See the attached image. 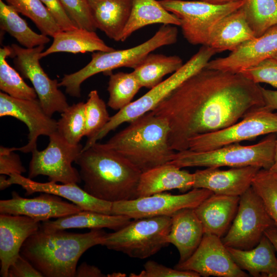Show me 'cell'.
I'll return each instance as SVG.
<instances>
[{"label":"cell","mask_w":277,"mask_h":277,"mask_svg":"<svg viewBox=\"0 0 277 277\" xmlns=\"http://www.w3.org/2000/svg\"><path fill=\"white\" fill-rule=\"evenodd\" d=\"M261 87L240 73L204 67L151 112L168 121L171 148L185 150L191 138L230 126L265 106Z\"/></svg>","instance_id":"6da1fadb"},{"label":"cell","mask_w":277,"mask_h":277,"mask_svg":"<svg viewBox=\"0 0 277 277\" xmlns=\"http://www.w3.org/2000/svg\"><path fill=\"white\" fill-rule=\"evenodd\" d=\"M75 163L83 189L94 197L111 203L137 197L142 171L104 144L96 142L83 149Z\"/></svg>","instance_id":"7a4b0ae2"},{"label":"cell","mask_w":277,"mask_h":277,"mask_svg":"<svg viewBox=\"0 0 277 277\" xmlns=\"http://www.w3.org/2000/svg\"><path fill=\"white\" fill-rule=\"evenodd\" d=\"M107 233L102 229L87 233L39 228L24 243L20 254L46 277H74L77 262L88 249L101 245Z\"/></svg>","instance_id":"3957f363"},{"label":"cell","mask_w":277,"mask_h":277,"mask_svg":"<svg viewBox=\"0 0 277 277\" xmlns=\"http://www.w3.org/2000/svg\"><path fill=\"white\" fill-rule=\"evenodd\" d=\"M129 123L104 145L142 172L171 161L175 151L169 143L170 127L165 118L150 111Z\"/></svg>","instance_id":"277c9868"},{"label":"cell","mask_w":277,"mask_h":277,"mask_svg":"<svg viewBox=\"0 0 277 277\" xmlns=\"http://www.w3.org/2000/svg\"><path fill=\"white\" fill-rule=\"evenodd\" d=\"M177 34L175 26L163 25L153 36L133 47L109 52H94L86 66L76 72L65 74L58 86L65 87L66 92L71 96L78 98L81 96V84L87 78L121 67L134 69L153 51L175 44Z\"/></svg>","instance_id":"5b68a950"},{"label":"cell","mask_w":277,"mask_h":277,"mask_svg":"<svg viewBox=\"0 0 277 277\" xmlns=\"http://www.w3.org/2000/svg\"><path fill=\"white\" fill-rule=\"evenodd\" d=\"M276 140V135L273 133L251 145L244 146L237 143L205 151L189 149L177 151L168 163L180 168L255 166L261 169H269L273 163Z\"/></svg>","instance_id":"8992f818"},{"label":"cell","mask_w":277,"mask_h":277,"mask_svg":"<svg viewBox=\"0 0 277 277\" xmlns=\"http://www.w3.org/2000/svg\"><path fill=\"white\" fill-rule=\"evenodd\" d=\"M216 53V51L209 46L202 45L195 54L171 76L110 117L109 121L101 130L88 139L84 148H87L102 139L124 123H129L152 111L183 82L205 67Z\"/></svg>","instance_id":"52a82bcc"},{"label":"cell","mask_w":277,"mask_h":277,"mask_svg":"<svg viewBox=\"0 0 277 277\" xmlns=\"http://www.w3.org/2000/svg\"><path fill=\"white\" fill-rule=\"evenodd\" d=\"M171 216H157L134 219L121 229L107 233L101 245L129 257L145 259L169 243Z\"/></svg>","instance_id":"ba28073f"},{"label":"cell","mask_w":277,"mask_h":277,"mask_svg":"<svg viewBox=\"0 0 277 277\" xmlns=\"http://www.w3.org/2000/svg\"><path fill=\"white\" fill-rule=\"evenodd\" d=\"M160 4L181 20L185 38L194 45H207L214 26L224 17L240 8L243 0L223 5L204 1L161 0Z\"/></svg>","instance_id":"9c48e42d"},{"label":"cell","mask_w":277,"mask_h":277,"mask_svg":"<svg viewBox=\"0 0 277 277\" xmlns=\"http://www.w3.org/2000/svg\"><path fill=\"white\" fill-rule=\"evenodd\" d=\"M275 227L261 197L251 186L240 196L235 216L221 239L227 247L249 250L258 244L266 230Z\"/></svg>","instance_id":"30bf717a"},{"label":"cell","mask_w":277,"mask_h":277,"mask_svg":"<svg viewBox=\"0 0 277 277\" xmlns=\"http://www.w3.org/2000/svg\"><path fill=\"white\" fill-rule=\"evenodd\" d=\"M266 105L247 114L240 121L221 130L194 136L188 149L205 151L277 132V113Z\"/></svg>","instance_id":"8fae6325"},{"label":"cell","mask_w":277,"mask_h":277,"mask_svg":"<svg viewBox=\"0 0 277 277\" xmlns=\"http://www.w3.org/2000/svg\"><path fill=\"white\" fill-rule=\"evenodd\" d=\"M49 137V144L45 149L39 151L36 148L31 152L28 177L32 179L43 175L54 183H80L82 181L79 171L72 163L81 154L83 146L68 143L57 131Z\"/></svg>","instance_id":"7c38bea8"},{"label":"cell","mask_w":277,"mask_h":277,"mask_svg":"<svg viewBox=\"0 0 277 277\" xmlns=\"http://www.w3.org/2000/svg\"><path fill=\"white\" fill-rule=\"evenodd\" d=\"M11 47L15 67L22 77L31 82L45 112L52 116L55 112L64 111L69 106L65 95L58 89L57 80L51 79L39 63L45 45L26 48L13 44Z\"/></svg>","instance_id":"4fadbf2b"},{"label":"cell","mask_w":277,"mask_h":277,"mask_svg":"<svg viewBox=\"0 0 277 277\" xmlns=\"http://www.w3.org/2000/svg\"><path fill=\"white\" fill-rule=\"evenodd\" d=\"M213 193L204 188H192L187 193L173 195L159 193L133 200L112 203V214L131 219L157 216H171L184 208H195Z\"/></svg>","instance_id":"5bb4252c"},{"label":"cell","mask_w":277,"mask_h":277,"mask_svg":"<svg viewBox=\"0 0 277 277\" xmlns=\"http://www.w3.org/2000/svg\"><path fill=\"white\" fill-rule=\"evenodd\" d=\"M197 273L202 276L247 277L248 273L234 262L221 238L204 233L202 240L193 254L174 267Z\"/></svg>","instance_id":"9a60e30c"},{"label":"cell","mask_w":277,"mask_h":277,"mask_svg":"<svg viewBox=\"0 0 277 277\" xmlns=\"http://www.w3.org/2000/svg\"><path fill=\"white\" fill-rule=\"evenodd\" d=\"M10 116L24 123L28 128V143L18 150L31 152L37 148L40 135L49 136L57 131V123L44 111L38 100H25L0 93V116Z\"/></svg>","instance_id":"2e32d148"},{"label":"cell","mask_w":277,"mask_h":277,"mask_svg":"<svg viewBox=\"0 0 277 277\" xmlns=\"http://www.w3.org/2000/svg\"><path fill=\"white\" fill-rule=\"evenodd\" d=\"M277 54V27L262 35L246 41L237 47L227 56L210 61L206 68L232 73L254 66Z\"/></svg>","instance_id":"e0dca14e"},{"label":"cell","mask_w":277,"mask_h":277,"mask_svg":"<svg viewBox=\"0 0 277 277\" xmlns=\"http://www.w3.org/2000/svg\"><path fill=\"white\" fill-rule=\"evenodd\" d=\"M60 196L47 193L31 199L21 196L16 192L12 198L0 201V213L22 215L38 221L58 219L77 213L82 208L74 203L63 201Z\"/></svg>","instance_id":"ac0fdd59"},{"label":"cell","mask_w":277,"mask_h":277,"mask_svg":"<svg viewBox=\"0 0 277 277\" xmlns=\"http://www.w3.org/2000/svg\"><path fill=\"white\" fill-rule=\"evenodd\" d=\"M255 166L233 167L228 170L207 167L193 173V188L208 189L213 193L240 196L249 189L257 172Z\"/></svg>","instance_id":"d6986e66"},{"label":"cell","mask_w":277,"mask_h":277,"mask_svg":"<svg viewBox=\"0 0 277 277\" xmlns=\"http://www.w3.org/2000/svg\"><path fill=\"white\" fill-rule=\"evenodd\" d=\"M39 221L22 215L0 214V274L8 277L11 265L25 241L41 227Z\"/></svg>","instance_id":"ffe728a7"},{"label":"cell","mask_w":277,"mask_h":277,"mask_svg":"<svg viewBox=\"0 0 277 277\" xmlns=\"http://www.w3.org/2000/svg\"><path fill=\"white\" fill-rule=\"evenodd\" d=\"M8 182L10 185L15 184L21 186L26 190V195L36 192L50 193L72 202L83 210L112 214V203L94 197L78 187L77 184H58L50 181L39 183L18 174L10 175Z\"/></svg>","instance_id":"44dd1931"},{"label":"cell","mask_w":277,"mask_h":277,"mask_svg":"<svg viewBox=\"0 0 277 277\" xmlns=\"http://www.w3.org/2000/svg\"><path fill=\"white\" fill-rule=\"evenodd\" d=\"M239 201V196L213 193L195 208L204 233L222 238L235 216Z\"/></svg>","instance_id":"7402d4cb"},{"label":"cell","mask_w":277,"mask_h":277,"mask_svg":"<svg viewBox=\"0 0 277 277\" xmlns=\"http://www.w3.org/2000/svg\"><path fill=\"white\" fill-rule=\"evenodd\" d=\"M193 173L167 163L142 173L137 195L147 196L173 189L185 192L193 188Z\"/></svg>","instance_id":"603a6c76"},{"label":"cell","mask_w":277,"mask_h":277,"mask_svg":"<svg viewBox=\"0 0 277 277\" xmlns=\"http://www.w3.org/2000/svg\"><path fill=\"white\" fill-rule=\"evenodd\" d=\"M202 224L194 208L181 209L171 216V224L167 241L177 249L178 263L187 260L200 245L203 235Z\"/></svg>","instance_id":"cb8c5ba5"},{"label":"cell","mask_w":277,"mask_h":277,"mask_svg":"<svg viewBox=\"0 0 277 277\" xmlns=\"http://www.w3.org/2000/svg\"><path fill=\"white\" fill-rule=\"evenodd\" d=\"M97 29L110 39L121 41L133 0H87Z\"/></svg>","instance_id":"d4e9b609"},{"label":"cell","mask_w":277,"mask_h":277,"mask_svg":"<svg viewBox=\"0 0 277 277\" xmlns=\"http://www.w3.org/2000/svg\"><path fill=\"white\" fill-rule=\"evenodd\" d=\"M255 37L241 7L224 17L214 26L207 45L216 53L232 51L242 43Z\"/></svg>","instance_id":"484cf974"},{"label":"cell","mask_w":277,"mask_h":277,"mask_svg":"<svg viewBox=\"0 0 277 277\" xmlns=\"http://www.w3.org/2000/svg\"><path fill=\"white\" fill-rule=\"evenodd\" d=\"M234 262L254 277H277V258L272 243L265 235L249 250L227 247Z\"/></svg>","instance_id":"4316f807"},{"label":"cell","mask_w":277,"mask_h":277,"mask_svg":"<svg viewBox=\"0 0 277 277\" xmlns=\"http://www.w3.org/2000/svg\"><path fill=\"white\" fill-rule=\"evenodd\" d=\"M131 221L126 215L108 214L89 210L42 222L40 228L46 232H53L70 228L97 229L107 228L117 231Z\"/></svg>","instance_id":"83f0119b"},{"label":"cell","mask_w":277,"mask_h":277,"mask_svg":"<svg viewBox=\"0 0 277 277\" xmlns=\"http://www.w3.org/2000/svg\"><path fill=\"white\" fill-rule=\"evenodd\" d=\"M51 45L41 53V58L56 52L72 53L95 51L109 52L115 49L107 45L95 31L79 28L61 31L53 37Z\"/></svg>","instance_id":"f1b7e54d"},{"label":"cell","mask_w":277,"mask_h":277,"mask_svg":"<svg viewBox=\"0 0 277 277\" xmlns=\"http://www.w3.org/2000/svg\"><path fill=\"white\" fill-rule=\"evenodd\" d=\"M181 25V20L167 11L156 0H133L130 15L124 30L121 41H126L136 30L149 25Z\"/></svg>","instance_id":"f546056e"},{"label":"cell","mask_w":277,"mask_h":277,"mask_svg":"<svg viewBox=\"0 0 277 277\" xmlns=\"http://www.w3.org/2000/svg\"><path fill=\"white\" fill-rule=\"evenodd\" d=\"M183 64L179 56L150 53L134 69L133 72L142 87L150 89L160 83L164 76L173 73Z\"/></svg>","instance_id":"4dcf8cb0"},{"label":"cell","mask_w":277,"mask_h":277,"mask_svg":"<svg viewBox=\"0 0 277 277\" xmlns=\"http://www.w3.org/2000/svg\"><path fill=\"white\" fill-rule=\"evenodd\" d=\"M0 27L26 48L45 45L50 39L48 36L33 31L12 7L0 0Z\"/></svg>","instance_id":"1f68e13d"},{"label":"cell","mask_w":277,"mask_h":277,"mask_svg":"<svg viewBox=\"0 0 277 277\" xmlns=\"http://www.w3.org/2000/svg\"><path fill=\"white\" fill-rule=\"evenodd\" d=\"M241 7L256 37L277 27V0H243Z\"/></svg>","instance_id":"d6a6232c"},{"label":"cell","mask_w":277,"mask_h":277,"mask_svg":"<svg viewBox=\"0 0 277 277\" xmlns=\"http://www.w3.org/2000/svg\"><path fill=\"white\" fill-rule=\"evenodd\" d=\"M11 46L0 48V89L9 95L21 99H36L37 95L33 87L28 86L22 76L7 61L11 56Z\"/></svg>","instance_id":"836d02e7"},{"label":"cell","mask_w":277,"mask_h":277,"mask_svg":"<svg viewBox=\"0 0 277 277\" xmlns=\"http://www.w3.org/2000/svg\"><path fill=\"white\" fill-rule=\"evenodd\" d=\"M133 71L119 72L110 75L107 90L109 93L108 106L120 110L129 105L142 88Z\"/></svg>","instance_id":"e575fe53"},{"label":"cell","mask_w":277,"mask_h":277,"mask_svg":"<svg viewBox=\"0 0 277 277\" xmlns=\"http://www.w3.org/2000/svg\"><path fill=\"white\" fill-rule=\"evenodd\" d=\"M17 12L30 19L41 34L53 37L62 31L41 0H5Z\"/></svg>","instance_id":"d590c367"},{"label":"cell","mask_w":277,"mask_h":277,"mask_svg":"<svg viewBox=\"0 0 277 277\" xmlns=\"http://www.w3.org/2000/svg\"><path fill=\"white\" fill-rule=\"evenodd\" d=\"M57 123V132L66 141L73 145L80 144L86 128L85 103L69 106Z\"/></svg>","instance_id":"8d00e7d4"},{"label":"cell","mask_w":277,"mask_h":277,"mask_svg":"<svg viewBox=\"0 0 277 277\" xmlns=\"http://www.w3.org/2000/svg\"><path fill=\"white\" fill-rule=\"evenodd\" d=\"M251 187L261 197L277 228V173L261 169L254 176Z\"/></svg>","instance_id":"74e56055"},{"label":"cell","mask_w":277,"mask_h":277,"mask_svg":"<svg viewBox=\"0 0 277 277\" xmlns=\"http://www.w3.org/2000/svg\"><path fill=\"white\" fill-rule=\"evenodd\" d=\"M86 128L84 136L93 137L109 121L110 116L104 101L96 90L91 91L85 103Z\"/></svg>","instance_id":"f35d334b"},{"label":"cell","mask_w":277,"mask_h":277,"mask_svg":"<svg viewBox=\"0 0 277 277\" xmlns=\"http://www.w3.org/2000/svg\"><path fill=\"white\" fill-rule=\"evenodd\" d=\"M240 73L256 84L265 83L277 88V60L273 57L266 58Z\"/></svg>","instance_id":"ab89813d"},{"label":"cell","mask_w":277,"mask_h":277,"mask_svg":"<svg viewBox=\"0 0 277 277\" xmlns=\"http://www.w3.org/2000/svg\"><path fill=\"white\" fill-rule=\"evenodd\" d=\"M68 15L79 28L95 31L97 29L87 0H60Z\"/></svg>","instance_id":"60d3db41"},{"label":"cell","mask_w":277,"mask_h":277,"mask_svg":"<svg viewBox=\"0 0 277 277\" xmlns=\"http://www.w3.org/2000/svg\"><path fill=\"white\" fill-rule=\"evenodd\" d=\"M130 277H200L195 272L171 268L155 261L149 260L139 273H131Z\"/></svg>","instance_id":"b9f144b4"},{"label":"cell","mask_w":277,"mask_h":277,"mask_svg":"<svg viewBox=\"0 0 277 277\" xmlns=\"http://www.w3.org/2000/svg\"><path fill=\"white\" fill-rule=\"evenodd\" d=\"M18 148L0 147V174L10 176L12 174H22L26 171L18 154L14 152Z\"/></svg>","instance_id":"7bdbcfd3"},{"label":"cell","mask_w":277,"mask_h":277,"mask_svg":"<svg viewBox=\"0 0 277 277\" xmlns=\"http://www.w3.org/2000/svg\"><path fill=\"white\" fill-rule=\"evenodd\" d=\"M51 13L62 31L78 27L70 18L60 0H41Z\"/></svg>","instance_id":"ee69618b"},{"label":"cell","mask_w":277,"mask_h":277,"mask_svg":"<svg viewBox=\"0 0 277 277\" xmlns=\"http://www.w3.org/2000/svg\"><path fill=\"white\" fill-rule=\"evenodd\" d=\"M43 277V274L31 263L19 254L11 265L8 277Z\"/></svg>","instance_id":"f6af8a7d"},{"label":"cell","mask_w":277,"mask_h":277,"mask_svg":"<svg viewBox=\"0 0 277 277\" xmlns=\"http://www.w3.org/2000/svg\"><path fill=\"white\" fill-rule=\"evenodd\" d=\"M76 277H105L107 276L97 267L84 262L77 268Z\"/></svg>","instance_id":"bcb514c9"},{"label":"cell","mask_w":277,"mask_h":277,"mask_svg":"<svg viewBox=\"0 0 277 277\" xmlns=\"http://www.w3.org/2000/svg\"><path fill=\"white\" fill-rule=\"evenodd\" d=\"M265 105L272 110H277V90H272L261 87Z\"/></svg>","instance_id":"7dc6e473"},{"label":"cell","mask_w":277,"mask_h":277,"mask_svg":"<svg viewBox=\"0 0 277 277\" xmlns=\"http://www.w3.org/2000/svg\"><path fill=\"white\" fill-rule=\"evenodd\" d=\"M264 235L272 243L275 251L277 252V228L275 227L266 230L265 232Z\"/></svg>","instance_id":"c3c4849f"},{"label":"cell","mask_w":277,"mask_h":277,"mask_svg":"<svg viewBox=\"0 0 277 277\" xmlns=\"http://www.w3.org/2000/svg\"><path fill=\"white\" fill-rule=\"evenodd\" d=\"M269 170L273 172L277 173V138L275 143L273 163Z\"/></svg>","instance_id":"681fc988"},{"label":"cell","mask_w":277,"mask_h":277,"mask_svg":"<svg viewBox=\"0 0 277 277\" xmlns=\"http://www.w3.org/2000/svg\"><path fill=\"white\" fill-rule=\"evenodd\" d=\"M11 186L8 182V179L6 178V175L1 174L0 176V189L4 190Z\"/></svg>","instance_id":"f907efd6"},{"label":"cell","mask_w":277,"mask_h":277,"mask_svg":"<svg viewBox=\"0 0 277 277\" xmlns=\"http://www.w3.org/2000/svg\"><path fill=\"white\" fill-rule=\"evenodd\" d=\"M202 1L206 2L209 3L216 4V5H223L230 3L234 2L239 0H202Z\"/></svg>","instance_id":"816d5d0a"},{"label":"cell","mask_w":277,"mask_h":277,"mask_svg":"<svg viewBox=\"0 0 277 277\" xmlns=\"http://www.w3.org/2000/svg\"><path fill=\"white\" fill-rule=\"evenodd\" d=\"M272 57L276 59V60H277V54H276L275 55H274Z\"/></svg>","instance_id":"f5cc1de1"}]
</instances>
